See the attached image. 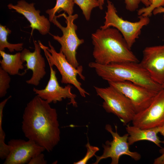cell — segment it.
<instances>
[{
    "mask_svg": "<svg viewBox=\"0 0 164 164\" xmlns=\"http://www.w3.org/2000/svg\"><path fill=\"white\" fill-rule=\"evenodd\" d=\"M22 129L25 136L52 151L60 140V130L56 109L36 95L27 104L22 116Z\"/></svg>",
    "mask_w": 164,
    "mask_h": 164,
    "instance_id": "6da1fadb",
    "label": "cell"
},
{
    "mask_svg": "<svg viewBox=\"0 0 164 164\" xmlns=\"http://www.w3.org/2000/svg\"><path fill=\"white\" fill-rule=\"evenodd\" d=\"M93 56L96 63L103 65L126 62H139L123 36L116 29L100 28L91 34Z\"/></svg>",
    "mask_w": 164,
    "mask_h": 164,
    "instance_id": "7a4b0ae2",
    "label": "cell"
},
{
    "mask_svg": "<svg viewBox=\"0 0 164 164\" xmlns=\"http://www.w3.org/2000/svg\"><path fill=\"white\" fill-rule=\"evenodd\" d=\"M88 66L108 82L127 81L158 91L162 89V85L152 79L139 62H126L103 65L92 62L89 63Z\"/></svg>",
    "mask_w": 164,
    "mask_h": 164,
    "instance_id": "3957f363",
    "label": "cell"
},
{
    "mask_svg": "<svg viewBox=\"0 0 164 164\" xmlns=\"http://www.w3.org/2000/svg\"><path fill=\"white\" fill-rule=\"evenodd\" d=\"M78 17L77 14L67 16L65 13L56 16L51 22L61 30L62 35L60 36L49 33L60 44V50L68 61L76 68L80 66L76 58L77 50L84 42V39H79L76 33L77 26L74 22Z\"/></svg>",
    "mask_w": 164,
    "mask_h": 164,
    "instance_id": "277c9868",
    "label": "cell"
},
{
    "mask_svg": "<svg viewBox=\"0 0 164 164\" xmlns=\"http://www.w3.org/2000/svg\"><path fill=\"white\" fill-rule=\"evenodd\" d=\"M38 42L43 50L48 64L52 66H55L59 71L61 76V82L73 85L83 97H85L86 95H89V94L82 88L81 84L77 79L78 75L82 80L85 79L82 74V66H80L77 68L74 67L68 61L62 51L60 50L57 52L50 41L48 43L49 47L43 45L39 40Z\"/></svg>",
    "mask_w": 164,
    "mask_h": 164,
    "instance_id": "5b68a950",
    "label": "cell"
},
{
    "mask_svg": "<svg viewBox=\"0 0 164 164\" xmlns=\"http://www.w3.org/2000/svg\"><path fill=\"white\" fill-rule=\"evenodd\" d=\"M94 88L97 95L103 100L102 107L107 112L117 116L124 125L132 121L136 113L131 101L124 94L110 85Z\"/></svg>",
    "mask_w": 164,
    "mask_h": 164,
    "instance_id": "8992f818",
    "label": "cell"
},
{
    "mask_svg": "<svg viewBox=\"0 0 164 164\" xmlns=\"http://www.w3.org/2000/svg\"><path fill=\"white\" fill-rule=\"evenodd\" d=\"M107 10L104 17V25L100 28L106 29L112 27L117 29L121 34L129 48L131 49L141 33L142 28L150 22L149 17L138 16L139 21L131 22L125 20L119 16L114 4L107 0Z\"/></svg>",
    "mask_w": 164,
    "mask_h": 164,
    "instance_id": "52a82bcc",
    "label": "cell"
},
{
    "mask_svg": "<svg viewBox=\"0 0 164 164\" xmlns=\"http://www.w3.org/2000/svg\"><path fill=\"white\" fill-rule=\"evenodd\" d=\"M115 131L114 132L111 125H106L105 129L111 135L113 140L111 141H107L105 144H103V153L100 156L95 155L96 160L93 164H97L102 160L110 158L111 159V164H118L120 157L124 155L129 156L136 161L141 159V156L139 153L130 150L128 133L120 136L118 133L117 126L115 125Z\"/></svg>",
    "mask_w": 164,
    "mask_h": 164,
    "instance_id": "ba28073f",
    "label": "cell"
},
{
    "mask_svg": "<svg viewBox=\"0 0 164 164\" xmlns=\"http://www.w3.org/2000/svg\"><path fill=\"white\" fill-rule=\"evenodd\" d=\"M108 82L130 100L136 113L147 108L159 91L129 81Z\"/></svg>",
    "mask_w": 164,
    "mask_h": 164,
    "instance_id": "9c48e42d",
    "label": "cell"
},
{
    "mask_svg": "<svg viewBox=\"0 0 164 164\" xmlns=\"http://www.w3.org/2000/svg\"><path fill=\"white\" fill-rule=\"evenodd\" d=\"M133 125L142 129L161 127L164 125V89L157 94L146 108L135 114Z\"/></svg>",
    "mask_w": 164,
    "mask_h": 164,
    "instance_id": "30bf717a",
    "label": "cell"
},
{
    "mask_svg": "<svg viewBox=\"0 0 164 164\" xmlns=\"http://www.w3.org/2000/svg\"><path fill=\"white\" fill-rule=\"evenodd\" d=\"M50 68V77L48 83L43 89H38L34 87L33 91L37 95L49 103H56L61 101L63 99H68L70 100L69 104H71L73 107L77 106L75 99L76 95L72 93L71 89L72 87L68 84L63 87L61 86L56 77V71L53 66L49 64Z\"/></svg>",
    "mask_w": 164,
    "mask_h": 164,
    "instance_id": "8fae6325",
    "label": "cell"
},
{
    "mask_svg": "<svg viewBox=\"0 0 164 164\" xmlns=\"http://www.w3.org/2000/svg\"><path fill=\"white\" fill-rule=\"evenodd\" d=\"M8 144L10 151L4 164L28 163L32 158L45 150L43 147L29 139L26 141L12 139Z\"/></svg>",
    "mask_w": 164,
    "mask_h": 164,
    "instance_id": "7c38bea8",
    "label": "cell"
},
{
    "mask_svg": "<svg viewBox=\"0 0 164 164\" xmlns=\"http://www.w3.org/2000/svg\"><path fill=\"white\" fill-rule=\"evenodd\" d=\"M152 79L162 85L164 82V44L146 47L140 63Z\"/></svg>",
    "mask_w": 164,
    "mask_h": 164,
    "instance_id": "4fadbf2b",
    "label": "cell"
},
{
    "mask_svg": "<svg viewBox=\"0 0 164 164\" xmlns=\"http://www.w3.org/2000/svg\"><path fill=\"white\" fill-rule=\"evenodd\" d=\"M7 7L9 9L14 10L23 15L29 21L32 28L31 36L34 29L37 30L43 35L49 33L50 22L45 16L40 15V11L36 9L33 3H29L24 0H20L15 5L10 3Z\"/></svg>",
    "mask_w": 164,
    "mask_h": 164,
    "instance_id": "5bb4252c",
    "label": "cell"
},
{
    "mask_svg": "<svg viewBox=\"0 0 164 164\" xmlns=\"http://www.w3.org/2000/svg\"><path fill=\"white\" fill-rule=\"evenodd\" d=\"M34 50L31 52L26 48L24 49L21 52V58L24 63L27 70L30 69L32 71L31 78L27 80L26 82L28 84L35 86H38L40 80L46 74L45 60L41 54V48L38 42L33 40Z\"/></svg>",
    "mask_w": 164,
    "mask_h": 164,
    "instance_id": "9a60e30c",
    "label": "cell"
},
{
    "mask_svg": "<svg viewBox=\"0 0 164 164\" xmlns=\"http://www.w3.org/2000/svg\"><path fill=\"white\" fill-rule=\"evenodd\" d=\"M126 125V130L128 134V142L129 146L138 141L146 140L161 147V143H163V141L160 139L157 135L159 133L160 127L142 129L128 124Z\"/></svg>",
    "mask_w": 164,
    "mask_h": 164,
    "instance_id": "2e32d148",
    "label": "cell"
},
{
    "mask_svg": "<svg viewBox=\"0 0 164 164\" xmlns=\"http://www.w3.org/2000/svg\"><path fill=\"white\" fill-rule=\"evenodd\" d=\"M0 54L2 57L0 60V67L10 75L20 74L19 70L24 68L21 53L11 54L6 53L4 51H0Z\"/></svg>",
    "mask_w": 164,
    "mask_h": 164,
    "instance_id": "e0dca14e",
    "label": "cell"
},
{
    "mask_svg": "<svg viewBox=\"0 0 164 164\" xmlns=\"http://www.w3.org/2000/svg\"><path fill=\"white\" fill-rule=\"evenodd\" d=\"M74 4V0H56L54 6L46 11V13L49 15L50 21L52 22L56 16V12L59 13L61 11H64L68 15H72Z\"/></svg>",
    "mask_w": 164,
    "mask_h": 164,
    "instance_id": "ac0fdd59",
    "label": "cell"
},
{
    "mask_svg": "<svg viewBox=\"0 0 164 164\" xmlns=\"http://www.w3.org/2000/svg\"><path fill=\"white\" fill-rule=\"evenodd\" d=\"M11 30L5 26L0 25V51H4L5 48L9 51L12 52L22 51L23 49V43L12 44L7 40V36L11 32Z\"/></svg>",
    "mask_w": 164,
    "mask_h": 164,
    "instance_id": "d6986e66",
    "label": "cell"
},
{
    "mask_svg": "<svg viewBox=\"0 0 164 164\" xmlns=\"http://www.w3.org/2000/svg\"><path fill=\"white\" fill-rule=\"evenodd\" d=\"M9 96L0 103V158L2 160L5 159L9 153L10 147L5 142V133L2 128L3 111L4 108L9 100L11 97Z\"/></svg>",
    "mask_w": 164,
    "mask_h": 164,
    "instance_id": "ffe728a7",
    "label": "cell"
},
{
    "mask_svg": "<svg viewBox=\"0 0 164 164\" xmlns=\"http://www.w3.org/2000/svg\"><path fill=\"white\" fill-rule=\"evenodd\" d=\"M74 2L81 9L87 21L89 20L92 10L99 7L97 0H74Z\"/></svg>",
    "mask_w": 164,
    "mask_h": 164,
    "instance_id": "44dd1931",
    "label": "cell"
},
{
    "mask_svg": "<svg viewBox=\"0 0 164 164\" xmlns=\"http://www.w3.org/2000/svg\"><path fill=\"white\" fill-rule=\"evenodd\" d=\"M150 5L148 7H143L138 10L137 14L138 16H151L153 11L160 7H164V0H148Z\"/></svg>",
    "mask_w": 164,
    "mask_h": 164,
    "instance_id": "7402d4cb",
    "label": "cell"
},
{
    "mask_svg": "<svg viewBox=\"0 0 164 164\" xmlns=\"http://www.w3.org/2000/svg\"><path fill=\"white\" fill-rule=\"evenodd\" d=\"M11 80L9 74L0 67V97H5L10 87Z\"/></svg>",
    "mask_w": 164,
    "mask_h": 164,
    "instance_id": "603a6c76",
    "label": "cell"
},
{
    "mask_svg": "<svg viewBox=\"0 0 164 164\" xmlns=\"http://www.w3.org/2000/svg\"><path fill=\"white\" fill-rule=\"evenodd\" d=\"M86 147L87 151L85 156L78 161L74 162V164H86L88 160L95 155V153L99 150L98 147L91 145L88 141L86 145Z\"/></svg>",
    "mask_w": 164,
    "mask_h": 164,
    "instance_id": "cb8c5ba5",
    "label": "cell"
},
{
    "mask_svg": "<svg viewBox=\"0 0 164 164\" xmlns=\"http://www.w3.org/2000/svg\"><path fill=\"white\" fill-rule=\"evenodd\" d=\"M126 9L130 12H134L137 10L140 2L147 7L150 5L148 0H125Z\"/></svg>",
    "mask_w": 164,
    "mask_h": 164,
    "instance_id": "d4e9b609",
    "label": "cell"
},
{
    "mask_svg": "<svg viewBox=\"0 0 164 164\" xmlns=\"http://www.w3.org/2000/svg\"><path fill=\"white\" fill-rule=\"evenodd\" d=\"M44 155L42 153L39 154L32 158L28 164H46L47 161L45 160Z\"/></svg>",
    "mask_w": 164,
    "mask_h": 164,
    "instance_id": "484cf974",
    "label": "cell"
},
{
    "mask_svg": "<svg viewBox=\"0 0 164 164\" xmlns=\"http://www.w3.org/2000/svg\"><path fill=\"white\" fill-rule=\"evenodd\" d=\"M164 13V7H160L155 9L152 12V14L156 15L159 14ZM164 20V15L163 16Z\"/></svg>",
    "mask_w": 164,
    "mask_h": 164,
    "instance_id": "4316f807",
    "label": "cell"
},
{
    "mask_svg": "<svg viewBox=\"0 0 164 164\" xmlns=\"http://www.w3.org/2000/svg\"><path fill=\"white\" fill-rule=\"evenodd\" d=\"M154 164H164V156L160 157V156L156 158L153 162Z\"/></svg>",
    "mask_w": 164,
    "mask_h": 164,
    "instance_id": "83f0119b",
    "label": "cell"
},
{
    "mask_svg": "<svg viewBox=\"0 0 164 164\" xmlns=\"http://www.w3.org/2000/svg\"><path fill=\"white\" fill-rule=\"evenodd\" d=\"M159 133H160V134L163 136L164 138V125L161 127H160ZM163 143L164 144V147L161 151L162 154L164 153V140L163 141Z\"/></svg>",
    "mask_w": 164,
    "mask_h": 164,
    "instance_id": "f1b7e54d",
    "label": "cell"
},
{
    "mask_svg": "<svg viewBox=\"0 0 164 164\" xmlns=\"http://www.w3.org/2000/svg\"><path fill=\"white\" fill-rule=\"evenodd\" d=\"M97 1L99 3V8L100 10H102L104 4V0H97Z\"/></svg>",
    "mask_w": 164,
    "mask_h": 164,
    "instance_id": "f546056e",
    "label": "cell"
},
{
    "mask_svg": "<svg viewBox=\"0 0 164 164\" xmlns=\"http://www.w3.org/2000/svg\"><path fill=\"white\" fill-rule=\"evenodd\" d=\"M161 85L162 89H164V82Z\"/></svg>",
    "mask_w": 164,
    "mask_h": 164,
    "instance_id": "4dcf8cb0",
    "label": "cell"
},
{
    "mask_svg": "<svg viewBox=\"0 0 164 164\" xmlns=\"http://www.w3.org/2000/svg\"><path fill=\"white\" fill-rule=\"evenodd\" d=\"M164 156V153L162 154V155L160 156V157H162Z\"/></svg>",
    "mask_w": 164,
    "mask_h": 164,
    "instance_id": "1f68e13d",
    "label": "cell"
}]
</instances>
